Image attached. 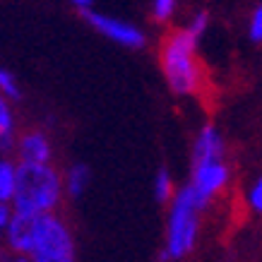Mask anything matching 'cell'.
I'll return each instance as SVG.
<instances>
[{"instance_id":"1","label":"cell","mask_w":262,"mask_h":262,"mask_svg":"<svg viewBox=\"0 0 262 262\" xmlns=\"http://www.w3.org/2000/svg\"><path fill=\"white\" fill-rule=\"evenodd\" d=\"M3 241L10 253L24 255L29 262H77L75 231L60 212H15Z\"/></svg>"},{"instance_id":"2","label":"cell","mask_w":262,"mask_h":262,"mask_svg":"<svg viewBox=\"0 0 262 262\" xmlns=\"http://www.w3.org/2000/svg\"><path fill=\"white\" fill-rule=\"evenodd\" d=\"M229 183L231 166L226 157V140L219 127L207 123L198 130L192 142L190 178L185 185L192 192V198L200 202V207L207 209L226 192Z\"/></svg>"},{"instance_id":"3","label":"cell","mask_w":262,"mask_h":262,"mask_svg":"<svg viewBox=\"0 0 262 262\" xmlns=\"http://www.w3.org/2000/svg\"><path fill=\"white\" fill-rule=\"evenodd\" d=\"M159 68L168 89L176 96H200L207 77L200 60V39L183 27H176L159 43Z\"/></svg>"},{"instance_id":"4","label":"cell","mask_w":262,"mask_h":262,"mask_svg":"<svg viewBox=\"0 0 262 262\" xmlns=\"http://www.w3.org/2000/svg\"><path fill=\"white\" fill-rule=\"evenodd\" d=\"M65 200L63 171L56 164H19L17 190L12 198L15 212L22 214H51Z\"/></svg>"},{"instance_id":"5","label":"cell","mask_w":262,"mask_h":262,"mask_svg":"<svg viewBox=\"0 0 262 262\" xmlns=\"http://www.w3.org/2000/svg\"><path fill=\"white\" fill-rule=\"evenodd\" d=\"M202 207L188 185L178 188L176 198L168 205L166 231H164V246H161L159 260L161 262H183L195 250L200 238V219H202Z\"/></svg>"},{"instance_id":"6","label":"cell","mask_w":262,"mask_h":262,"mask_svg":"<svg viewBox=\"0 0 262 262\" xmlns=\"http://www.w3.org/2000/svg\"><path fill=\"white\" fill-rule=\"evenodd\" d=\"M84 19H87V24L96 34H101L103 39L113 41V43H118L123 48H135L137 51V48H142L147 43L144 32L135 22H130V19H120V17L96 12V10L84 12Z\"/></svg>"},{"instance_id":"7","label":"cell","mask_w":262,"mask_h":262,"mask_svg":"<svg viewBox=\"0 0 262 262\" xmlns=\"http://www.w3.org/2000/svg\"><path fill=\"white\" fill-rule=\"evenodd\" d=\"M56 149H53V140L46 130L41 127H27L19 133L15 144V159L17 164H53Z\"/></svg>"},{"instance_id":"8","label":"cell","mask_w":262,"mask_h":262,"mask_svg":"<svg viewBox=\"0 0 262 262\" xmlns=\"http://www.w3.org/2000/svg\"><path fill=\"white\" fill-rule=\"evenodd\" d=\"M19 120H17L15 101L0 94V157L15 151L17 137H19Z\"/></svg>"},{"instance_id":"9","label":"cell","mask_w":262,"mask_h":262,"mask_svg":"<svg viewBox=\"0 0 262 262\" xmlns=\"http://www.w3.org/2000/svg\"><path fill=\"white\" fill-rule=\"evenodd\" d=\"M63 183H65V198L68 200H80L84 192L89 190L92 183V171L87 164H70L63 171Z\"/></svg>"},{"instance_id":"10","label":"cell","mask_w":262,"mask_h":262,"mask_svg":"<svg viewBox=\"0 0 262 262\" xmlns=\"http://www.w3.org/2000/svg\"><path fill=\"white\" fill-rule=\"evenodd\" d=\"M17 159H10L8 154L0 157V202H12L17 190Z\"/></svg>"},{"instance_id":"11","label":"cell","mask_w":262,"mask_h":262,"mask_svg":"<svg viewBox=\"0 0 262 262\" xmlns=\"http://www.w3.org/2000/svg\"><path fill=\"white\" fill-rule=\"evenodd\" d=\"M176 192H178V188H176L171 171H168V168H159L157 176H154V198H157V202L171 205V200L176 198Z\"/></svg>"},{"instance_id":"12","label":"cell","mask_w":262,"mask_h":262,"mask_svg":"<svg viewBox=\"0 0 262 262\" xmlns=\"http://www.w3.org/2000/svg\"><path fill=\"white\" fill-rule=\"evenodd\" d=\"M151 19L157 24H168L178 12V0H151Z\"/></svg>"},{"instance_id":"13","label":"cell","mask_w":262,"mask_h":262,"mask_svg":"<svg viewBox=\"0 0 262 262\" xmlns=\"http://www.w3.org/2000/svg\"><path fill=\"white\" fill-rule=\"evenodd\" d=\"M0 94H5L12 101H19L22 99V89H19V82L8 68L0 65Z\"/></svg>"},{"instance_id":"14","label":"cell","mask_w":262,"mask_h":262,"mask_svg":"<svg viewBox=\"0 0 262 262\" xmlns=\"http://www.w3.org/2000/svg\"><path fill=\"white\" fill-rule=\"evenodd\" d=\"M207 27H209V12L207 10H195L190 15V19L185 22V29L190 34H195L200 41H202V36H205Z\"/></svg>"},{"instance_id":"15","label":"cell","mask_w":262,"mask_h":262,"mask_svg":"<svg viewBox=\"0 0 262 262\" xmlns=\"http://www.w3.org/2000/svg\"><path fill=\"white\" fill-rule=\"evenodd\" d=\"M248 36L253 43H262V0L253 8L248 17Z\"/></svg>"},{"instance_id":"16","label":"cell","mask_w":262,"mask_h":262,"mask_svg":"<svg viewBox=\"0 0 262 262\" xmlns=\"http://www.w3.org/2000/svg\"><path fill=\"white\" fill-rule=\"evenodd\" d=\"M248 207L257 214H262V176L248 188Z\"/></svg>"},{"instance_id":"17","label":"cell","mask_w":262,"mask_h":262,"mask_svg":"<svg viewBox=\"0 0 262 262\" xmlns=\"http://www.w3.org/2000/svg\"><path fill=\"white\" fill-rule=\"evenodd\" d=\"M12 216H15V207H12V202H0V238L5 236V231H8Z\"/></svg>"},{"instance_id":"18","label":"cell","mask_w":262,"mask_h":262,"mask_svg":"<svg viewBox=\"0 0 262 262\" xmlns=\"http://www.w3.org/2000/svg\"><path fill=\"white\" fill-rule=\"evenodd\" d=\"M72 3V8H77L84 15V12H89V10H94L92 5H94V0H70Z\"/></svg>"}]
</instances>
